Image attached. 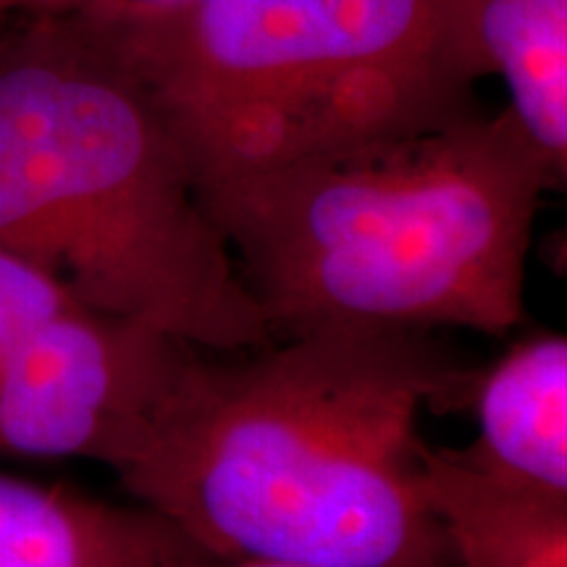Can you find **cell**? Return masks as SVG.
<instances>
[{
    "label": "cell",
    "mask_w": 567,
    "mask_h": 567,
    "mask_svg": "<svg viewBox=\"0 0 567 567\" xmlns=\"http://www.w3.org/2000/svg\"><path fill=\"white\" fill-rule=\"evenodd\" d=\"M434 331H316L189 363L118 481L213 559L455 565L421 481L417 413L467 402Z\"/></svg>",
    "instance_id": "6da1fadb"
},
{
    "label": "cell",
    "mask_w": 567,
    "mask_h": 567,
    "mask_svg": "<svg viewBox=\"0 0 567 567\" xmlns=\"http://www.w3.org/2000/svg\"><path fill=\"white\" fill-rule=\"evenodd\" d=\"M544 193L507 109L197 184L274 342L339 329L507 337L526 318Z\"/></svg>",
    "instance_id": "7a4b0ae2"
},
{
    "label": "cell",
    "mask_w": 567,
    "mask_h": 567,
    "mask_svg": "<svg viewBox=\"0 0 567 567\" xmlns=\"http://www.w3.org/2000/svg\"><path fill=\"white\" fill-rule=\"evenodd\" d=\"M0 247L197 350L274 342L179 137L87 21H0Z\"/></svg>",
    "instance_id": "3957f363"
},
{
    "label": "cell",
    "mask_w": 567,
    "mask_h": 567,
    "mask_svg": "<svg viewBox=\"0 0 567 567\" xmlns=\"http://www.w3.org/2000/svg\"><path fill=\"white\" fill-rule=\"evenodd\" d=\"M109 34L195 182L434 126L478 109L442 0H193Z\"/></svg>",
    "instance_id": "277c9868"
},
{
    "label": "cell",
    "mask_w": 567,
    "mask_h": 567,
    "mask_svg": "<svg viewBox=\"0 0 567 567\" xmlns=\"http://www.w3.org/2000/svg\"><path fill=\"white\" fill-rule=\"evenodd\" d=\"M197 347L76 302L0 360V457L140 460Z\"/></svg>",
    "instance_id": "5b68a950"
},
{
    "label": "cell",
    "mask_w": 567,
    "mask_h": 567,
    "mask_svg": "<svg viewBox=\"0 0 567 567\" xmlns=\"http://www.w3.org/2000/svg\"><path fill=\"white\" fill-rule=\"evenodd\" d=\"M442 40L465 82H505L507 111L542 161L549 193H563L567 0H442Z\"/></svg>",
    "instance_id": "8992f818"
},
{
    "label": "cell",
    "mask_w": 567,
    "mask_h": 567,
    "mask_svg": "<svg viewBox=\"0 0 567 567\" xmlns=\"http://www.w3.org/2000/svg\"><path fill=\"white\" fill-rule=\"evenodd\" d=\"M195 551L147 507L0 473V567H172Z\"/></svg>",
    "instance_id": "52a82bcc"
},
{
    "label": "cell",
    "mask_w": 567,
    "mask_h": 567,
    "mask_svg": "<svg viewBox=\"0 0 567 567\" xmlns=\"http://www.w3.org/2000/svg\"><path fill=\"white\" fill-rule=\"evenodd\" d=\"M421 481L457 567H567V494L425 442Z\"/></svg>",
    "instance_id": "ba28073f"
},
{
    "label": "cell",
    "mask_w": 567,
    "mask_h": 567,
    "mask_svg": "<svg viewBox=\"0 0 567 567\" xmlns=\"http://www.w3.org/2000/svg\"><path fill=\"white\" fill-rule=\"evenodd\" d=\"M478 439L463 450L488 471L567 494V339L538 331L473 371Z\"/></svg>",
    "instance_id": "9c48e42d"
},
{
    "label": "cell",
    "mask_w": 567,
    "mask_h": 567,
    "mask_svg": "<svg viewBox=\"0 0 567 567\" xmlns=\"http://www.w3.org/2000/svg\"><path fill=\"white\" fill-rule=\"evenodd\" d=\"M76 302L53 274L0 247V360L48 318Z\"/></svg>",
    "instance_id": "30bf717a"
},
{
    "label": "cell",
    "mask_w": 567,
    "mask_h": 567,
    "mask_svg": "<svg viewBox=\"0 0 567 567\" xmlns=\"http://www.w3.org/2000/svg\"><path fill=\"white\" fill-rule=\"evenodd\" d=\"M193 0H0V21L61 17L87 24H118L151 13L172 11Z\"/></svg>",
    "instance_id": "8fae6325"
},
{
    "label": "cell",
    "mask_w": 567,
    "mask_h": 567,
    "mask_svg": "<svg viewBox=\"0 0 567 567\" xmlns=\"http://www.w3.org/2000/svg\"><path fill=\"white\" fill-rule=\"evenodd\" d=\"M172 567H318V565H292V563H264V559H213L205 557L200 551L195 555L179 559V563ZM457 567V565H446Z\"/></svg>",
    "instance_id": "7c38bea8"
}]
</instances>
